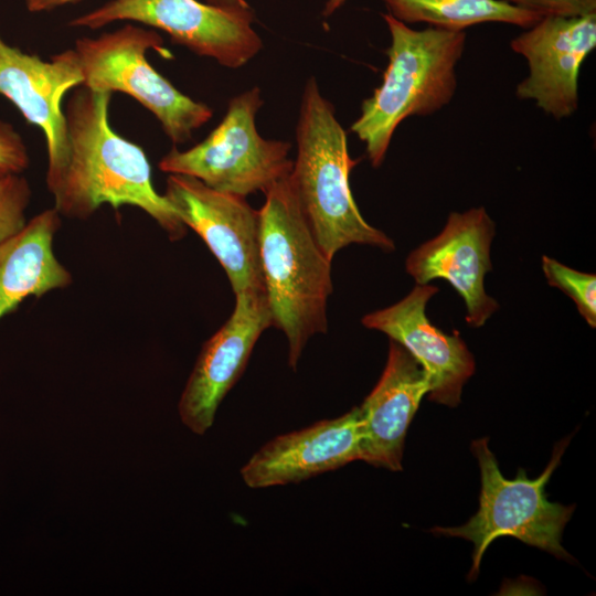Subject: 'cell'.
I'll list each match as a JSON object with an SVG mask.
<instances>
[{"label": "cell", "mask_w": 596, "mask_h": 596, "mask_svg": "<svg viewBox=\"0 0 596 596\" xmlns=\"http://www.w3.org/2000/svg\"><path fill=\"white\" fill-rule=\"evenodd\" d=\"M437 292V286L416 285L403 299L365 315L361 322L385 333L419 362L428 374L429 401L456 407L476 364L458 333L447 334L429 321L426 306Z\"/></svg>", "instance_id": "5bb4252c"}, {"label": "cell", "mask_w": 596, "mask_h": 596, "mask_svg": "<svg viewBox=\"0 0 596 596\" xmlns=\"http://www.w3.org/2000/svg\"><path fill=\"white\" fill-rule=\"evenodd\" d=\"M391 45L382 84L364 99L350 130L365 143L374 168L382 164L397 126L413 115L433 114L447 105L456 91L455 68L465 43L464 31L429 26L414 30L383 13Z\"/></svg>", "instance_id": "277c9868"}, {"label": "cell", "mask_w": 596, "mask_h": 596, "mask_svg": "<svg viewBox=\"0 0 596 596\" xmlns=\"http://www.w3.org/2000/svg\"><path fill=\"white\" fill-rule=\"evenodd\" d=\"M31 194L30 184L21 173L0 175V244L26 225Z\"/></svg>", "instance_id": "ffe728a7"}, {"label": "cell", "mask_w": 596, "mask_h": 596, "mask_svg": "<svg viewBox=\"0 0 596 596\" xmlns=\"http://www.w3.org/2000/svg\"><path fill=\"white\" fill-rule=\"evenodd\" d=\"M30 163L22 137L0 119V175L22 173Z\"/></svg>", "instance_id": "44dd1931"}, {"label": "cell", "mask_w": 596, "mask_h": 596, "mask_svg": "<svg viewBox=\"0 0 596 596\" xmlns=\"http://www.w3.org/2000/svg\"><path fill=\"white\" fill-rule=\"evenodd\" d=\"M510 44L529 65L517 96L534 100L556 119L572 115L578 105L579 68L596 46V13L543 17Z\"/></svg>", "instance_id": "7c38bea8"}, {"label": "cell", "mask_w": 596, "mask_h": 596, "mask_svg": "<svg viewBox=\"0 0 596 596\" xmlns=\"http://www.w3.org/2000/svg\"><path fill=\"white\" fill-rule=\"evenodd\" d=\"M205 2L236 12H252L251 7L245 0H205Z\"/></svg>", "instance_id": "cb8c5ba5"}, {"label": "cell", "mask_w": 596, "mask_h": 596, "mask_svg": "<svg viewBox=\"0 0 596 596\" xmlns=\"http://www.w3.org/2000/svg\"><path fill=\"white\" fill-rule=\"evenodd\" d=\"M82 0H24L25 7L30 12H45L54 9L77 3Z\"/></svg>", "instance_id": "603a6c76"}, {"label": "cell", "mask_w": 596, "mask_h": 596, "mask_svg": "<svg viewBox=\"0 0 596 596\" xmlns=\"http://www.w3.org/2000/svg\"><path fill=\"white\" fill-rule=\"evenodd\" d=\"M272 327L265 289L235 294L230 318L203 344L179 401L182 423L203 435L216 411L238 381L260 334Z\"/></svg>", "instance_id": "30bf717a"}, {"label": "cell", "mask_w": 596, "mask_h": 596, "mask_svg": "<svg viewBox=\"0 0 596 596\" xmlns=\"http://www.w3.org/2000/svg\"><path fill=\"white\" fill-rule=\"evenodd\" d=\"M163 196L219 260L234 295L246 289H265L260 214L245 196L214 190L184 174L168 175Z\"/></svg>", "instance_id": "9c48e42d"}, {"label": "cell", "mask_w": 596, "mask_h": 596, "mask_svg": "<svg viewBox=\"0 0 596 596\" xmlns=\"http://www.w3.org/2000/svg\"><path fill=\"white\" fill-rule=\"evenodd\" d=\"M260 214V260L272 327L288 344L296 370L311 337L326 333L332 294L331 262L320 249L300 210L289 175L265 192Z\"/></svg>", "instance_id": "3957f363"}, {"label": "cell", "mask_w": 596, "mask_h": 596, "mask_svg": "<svg viewBox=\"0 0 596 596\" xmlns=\"http://www.w3.org/2000/svg\"><path fill=\"white\" fill-rule=\"evenodd\" d=\"M389 13L402 22H426L430 26L464 31L485 23L503 22L522 28L535 24L541 15L507 0H383Z\"/></svg>", "instance_id": "ac0fdd59"}, {"label": "cell", "mask_w": 596, "mask_h": 596, "mask_svg": "<svg viewBox=\"0 0 596 596\" xmlns=\"http://www.w3.org/2000/svg\"><path fill=\"white\" fill-rule=\"evenodd\" d=\"M110 93L82 87L70 97L66 110L68 155L66 164L49 190L60 215L86 220L102 205L115 210L139 207L167 232L182 238L187 226L152 185L149 160L140 146L109 124Z\"/></svg>", "instance_id": "6da1fadb"}, {"label": "cell", "mask_w": 596, "mask_h": 596, "mask_svg": "<svg viewBox=\"0 0 596 596\" xmlns=\"http://www.w3.org/2000/svg\"><path fill=\"white\" fill-rule=\"evenodd\" d=\"M360 460L359 409L279 435L243 466L249 488L296 483Z\"/></svg>", "instance_id": "2e32d148"}, {"label": "cell", "mask_w": 596, "mask_h": 596, "mask_svg": "<svg viewBox=\"0 0 596 596\" xmlns=\"http://www.w3.org/2000/svg\"><path fill=\"white\" fill-rule=\"evenodd\" d=\"M568 439L555 446L549 465L535 479H529L524 469H519L514 479H507L489 449L488 439L472 441L471 451L480 469L479 508L460 526L432 529L433 533L461 538L473 544L469 581L477 578L482 556L489 545L502 536L514 538L558 558L573 561L562 546L561 539L575 505L551 502L545 492Z\"/></svg>", "instance_id": "5b68a950"}, {"label": "cell", "mask_w": 596, "mask_h": 596, "mask_svg": "<svg viewBox=\"0 0 596 596\" xmlns=\"http://www.w3.org/2000/svg\"><path fill=\"white\" fill-rule=\"evenodd\" d=\"M60 227V213L46 209L0 244V319L30 296L41 297L72 284V274L53 249Z\"/></svg>", "instance_id": "e0dca14e"}, {"label": "cell", "mask_w": 596, "mask_h": 596, "mask_svg": "<svg viewBox=\"0 0 596 596\" xmlns=\"http://www.w3.org/2000/svg\"><path fill=\"white\" fill-rule=\"evenodd\" d=\"M542 270L549 285L558 288L576 305L579 315L592 328L596 327V276L573 269L546 255Z\"/></svg>", "instance_id": "d6986e66"}, {"label": "cell", "mask_w": 596, "mask_h": 596, "mask_svg": "<svg viewBox=\"0 0 596 596\" xmlns=\"http://www.w3.org/2000/svg\"><path fill=\"white\" fill-rule=\"evenodd\" d=\"M541 17H582L596 13V0H507Z\"/></svg>", "instance_id": "7402d4cb"}, {"label": "cell", "mask_w": 596, "mask_h": 596, "mask_svg": "<svg viewBox=\"0 0 596 596\" xmlns=\"http://www.w3.org/2000/svg\"><path fill=\"white\" fill-rule=\"evenodd\" d=\"M347 0H328L322 10L324 17L331 15L336 10H338Z\"/></svg>", "instance_id": "d4e9b609"}, {"label": "cell", "mask_w": 596, "mask_h": 596, "mask_svg": "<svg viewBox=\"0 0 596 596\" xmlns=\"http://www.w3.org/2000/svg\"><path fill=\"white\" fill-rule=\"evenodd\" d=\"M263 104L258 87L235 95L205 139L183 151L173 147L160 159L159 169L245 198L258 191L265 193L290 174L294 160L289 158L290 142L259 135L256 115Z\"/></svg>", "instance_id": "52a82bcc"}, {"label": "cell", "mask_w": 596, "mask_h": 596, "mask_svg": "<svg viewBox=\"0 0 596 596\" xmlns=\"http://www.w3.org/2000/svg\"><path fill=\"white\" fill-rule=\"evenodd\" d=\"M429 379L419 362L390 340L383 373L359 409L360 460L376 468L402 470L405 437Z\"/></svg>", "instance_id": "9a60e30c"}, {"label": "cell", "mask_w": 596, "mask_h": 596, "mask_svg": "<svg viewBox=\"0 0 596 596\" xmlns=\"http://www.w3.org/2000/svg\"><path fill=\"white\" fill-rule=\"evenodd\" d=\"M494 233V222L483 207L453 212L441 232L405 260V269L417 285L448 281L465 301L466 322L473 328L482 327L499 308L485 288Z\"/></svg>", "instance_id": "8fae6325"}, {"label": "cell", "mask_w": 596, "mask_h": 596, "mask_svg": "<svg viewBox=\"0 0 596 596\" xmlns=\"http://www.w3.org/2000/svg\"><path fill=\"white\" fill-rule=\"evenodd\" d=\"M72 50L81 87L129 95L158 119L174 145L189 141L213 116L210 106L177 89L148 62L149 50L168 54L162 36L153 30L125 24L97 38L77 39Z\"/></svg>", "instance_id": "8992f818"}, {"label": "cell", "mask_w": 596, "mask_h": 596, "mask_svg": "<svg viewBox=\"0 0 596 596\" xmlns=\"http://www.w3.org/2000/svg\"><path fill=\"white\" fill-rule=\"evenodd\" d=\"M252 12H236L198 0H110L68 22L99 29L116 21L139 22L169 34L198 55L238 68L263 49Z\"/></svg>", "instance_id": "ba28073f"}, {"label": "cell", "mask_w": 596, "mask_h": 596, "mask_svg": "<svg viewBox=\"0 0 596 596\" xmlns=\"http://www.w3.org/2000/svg\"><path fill=\"white\" fill-rule=\"evenodd\" d=\"M296 145L289 181L323 254L332 260L351 244L394 251L393 240L370 225L355 204L349 177L358 160L349 156L347 134L313 76L304 86Z\"/></svg>", "instance_id": "7a4b0ae2"}, {"label": "cell", "mask_w": 596, "mask_h": 596, "mask_svg": "<svg viewBox=\"0 0 596 596\" xmlns=\"http://www.w3.org/2000/svg\"><path fill=\"white\" fill-rule=\"evenodd\" d=\"M82 74L72 49L43 61L7 44L0 36V95L24 119L44 134L47 150L46 187L60 178L68 155L64 95L82 85Z\"/></svg>", "instance_id": "4fadbf2b"}]
</instances>
